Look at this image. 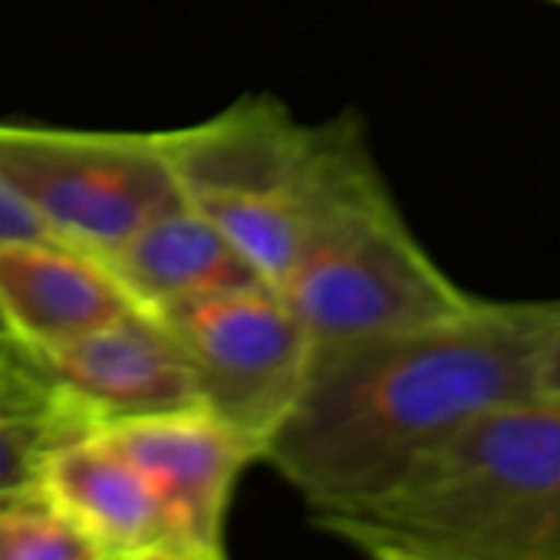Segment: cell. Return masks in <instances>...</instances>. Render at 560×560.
<instances>
[{"label": "cell", "mask_w": 560, "mask_h": 560, "mask_svg": "<svg viewBox=\"0 0 560 560\" xmlns=\"http://www.w3.org/2000/svg\"><path fill=\"white\" fill-rule=\"evenodd\" d=\"M557 301L494 304L320 347L260 452L314 508L380 494L475 416L534 396Z\"/></svg>", "instance_id": "6da1fadb"}, {"label": "cell", "mask_w": 560, "mask_h": 560, "mask_svg": "<svg viewBox=\"0 0 560 560\" xmlns=\"http://www.w3.org/2000/svg\"><path fill=\"white\" fill-rule=\"evenodd\" d=\"M83 432L27 357L0 343V488L37 478L47 452Z\"/></svg>", "instance_id": "7c38bea8"}, {"label": "cell", "mask_w": 560, "mask_h": 560, "mask_svg": "<svg viewBox=\"0 0 560 560\" xmlns=\"http://www.w3.org/2000/svg\"><path fill=\"white\" fill-rule=\"evenodd\" d=\"M106 432L152 481L188 560H228L224 524L260 448L205 406L129 419Z\"/></svg>", "instance_id": "ba28073f"}, {"label": "cell", "mask_w": 560, "mask_h": 560, "mask_svg": "<svg viewBox=\"0 0 560 560\" xmlns=\"http://www.w3.org/2000/svg\"><path fill=\"white\" fill-rule=\"evenodd\" d=\"M550 4H560V0H550Z\"/></svg>", "instance_id": "ac0fdd59"}, {"label": "cell", "mask_w": 560, "mask_h": 560, "mask_svg": "<svg viewBox=\"0 0 560 560\" xmlns=\"http://www.w3.org/2000/svg\"><path fill=\"white\" fill-rule=\"evenodd\" d=\"M0 175L50 237L96 257L188 201L165 132L0 122Z\"/></svg>", "instance_id": "5b68a950"}, {"label": "cell", "mask_w": 560, "mask_h": 560, "mask_svg": "<svg viewBox=\"0 0 560 560\" xmlns=\"http://www.w3.org/2000/svg\"><path fill=\"white\" fill-rule=\"evenodd\" d=\"M0 560H113L93 530L40 481L0 488Z\"/></svg>", "instance_id": "4fadbf2b"}, {"label": "cell", "mask_w": 560, "mask_h": 560, "mask_svg": "<svg viewBox=\"0 0 560 560\" xmlns=\"http://www.w3.org/2000/svg\"><path fill=\"white\" fill-rule=\"evenodd\" d=\"M347 544L425 560H560V399L494 406L373 498L314 508Z\"/></svg>", "instance_id": "7a4b0ae2"}, {"label": "cell", "mask_w": 560, "mask_h": 560, "mask_svg": "<svg viewBox=\"0 0 560 560\" xmlns=\"http://www.w3.org/2000/svg\"><path fill=\"white\" fill-rule=\"evenodd\" d=\"M370 557H373V560H425V557H416V553H402V550H373Z\"/></svg>", "instance_id": "2e32d148"}, {"label": "cell", "mask_w": 560, "mask_h": 560, "mask_svg": "<svg viewBox=\"0 0 560 560\" xmlns=\"http://www.w3.org/2000/svg\"><path fill=\"white\" fill-rule=\"evenodd\" d=\"M155 317L178 337L201 406L264 452L301 399L314 357L288 298L257 280Z\"/></svg>", "instance_id": "8992f818"}, {"label": "cell", "mask_w": 560, "mask_h": 560, "mask_svg": "<svg viewBox=\"0 0 560 560\" xmlns=\"http://www.w3.org/2000/svg\"><path fill=\"white\" fill-rule=\"evenodd\" d=\"M18 350L90 432L201 406L178 337L149 311H132L60 347Z\"/></svg>", "instance_id": "52a82bcc"}, {"label": "cell", "mask_w": 560, "mask_h": 560, "mask_svg": "<svg viewBox=\"0 0 560 560\" xmlns=\"http://www.w3.org/2000/svg\"><path fill=\"white\" fill-rule=\"evenodd\" d=\"M0 343H8V327H4V320H0Z\"/></svg>", "instance_id": "e0dca14e"}, {"label": "cell", "mask_w": 560, "mask_h": 560, "mask_svg": "<svg viewBox=\"0 0 560 560\" xmlns=\"http://www.w3.org/2000/svg\"><path fill=\"white\" fill-rule=\"evenodd\" d=\"M185 198L280 288L317 228L380 172L357 116L307 126L270 96L165 132Z\"/></svg>", "instance_id": "3957f363"}, {"label": "cell", "mask_w": 560, "mask_h": 560, "mask_svg": "<svg viewBox=\"0 0 560 560\" xmlns=\"http://www.w3.org/2000/svg\"><path fill=\"white\" fill-rule=\"evenodd\" d=\"M537 393L560 399V301L553 307V317L547 324L540 357H537Z\"/></svg>", "instance_id": "9a60e30c"}, {"label": "cell", "mask_w": 560, "mask_h": 560, "mask_svg": "<svg viewBox=\"0 0 560 560\" xmlns=\"http://www.w3.org/2000/svg\"><path fill=\"white\" fill-rule=\"evenodd\" d=\"M277 291L314 350L442 320L478 301L419 244L383 172L317 228Z\"/></svg>", "instance_id": "277c9868"}, {"label": "cell", "mask_w": 560, "mask_h": 560, "mask_svg": "<svg viewBox=\"0 0 560 560\" xmlns=\"http://www.w3.org/2000/svg\"><path fill=\"white\" fill-rule=\"evenodd\" d=\"M139 311L109 264L44 237L0 241V320L8 343L47 350Z\"/></svg>", "instance_id": "9c48e42d"}, {"label": "cell", "mask_w": 560, "mask_h": 560, "mask_svg": "<svg viewBox=\"0 0 560 560\" xmlns=\"http://www.w3.org/2000/svg\"><path fill=\"white\" fill-rule=\"evenodd\" d=\"M37 478L113 560H188L159 491L106 432H83L57 445L40 462Z\"/></svg>", "instance_id": "30bf717a"}, {"label": "cell", "mask_w": 560, "mask_h": 560, "mask_svg": "<svg viewBox=\"0 0 560 560\" xmlns=\"http://www.w3.org/2000/svg\"><path fill=\"white\" fill-rule=\"evenodd\" d=\"M103 260L136 307L149 314H165L260 280L224 231L191 201L145 221Z\"/></svg>", "instance_id": "8fae6325"}, {"label": "cell", "mask_w": 560, "mask_h": 560, "mask_svg": "<svg viewBox=\"0 0 560 560\" xmlns=\"http://www.w3.org/2000/svg\"><path fill=\"white\" fill-rule=\"evenodd\" d=\"M44 224L37 214L18 198V191L0 175V241H21V237H44Z\"/></svg>", "instance_id": "5bb4252c"}]
</instances>
